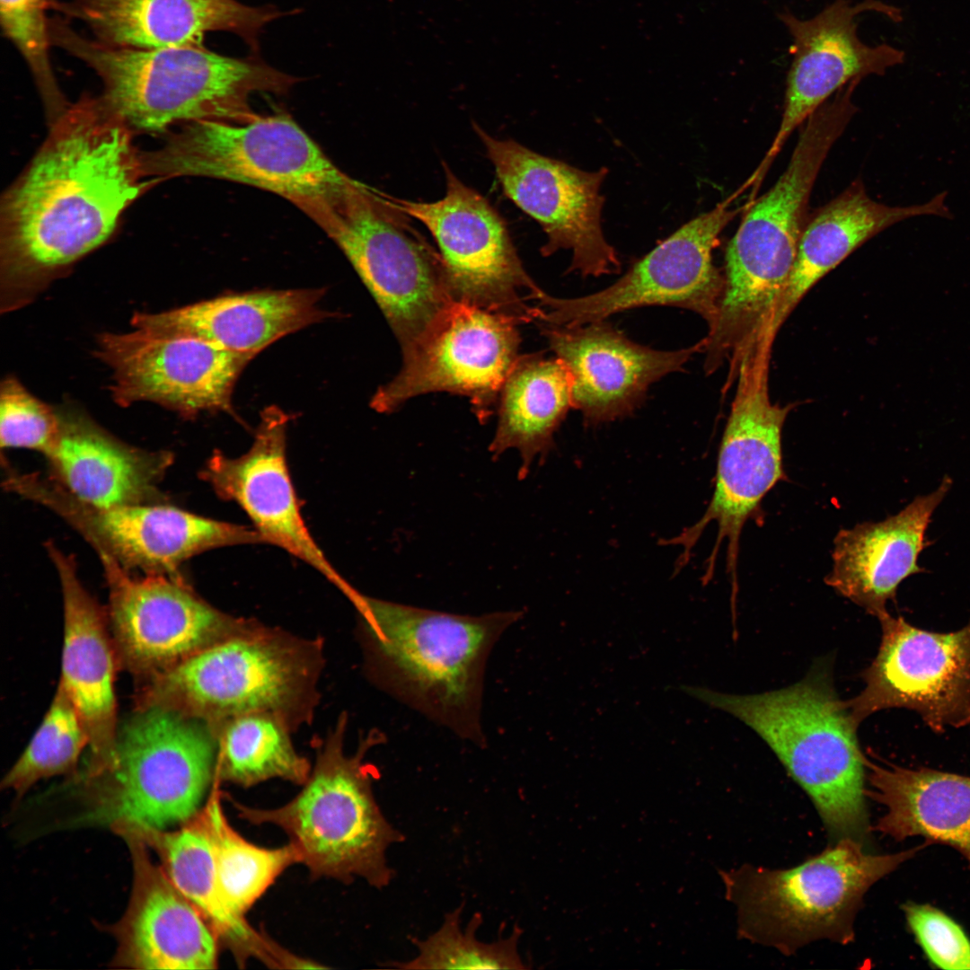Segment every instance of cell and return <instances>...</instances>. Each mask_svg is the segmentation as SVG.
<instances>
[{"instance_id":"obj_1","label":"cell","mask_w":970,"mask_h":970,"mask_svg":"<svg viewBox=\"0 0 970 970\" xmlns=\"http://www.w3.org/2000/svg\"><path fill=\"white\" fill-rule=\"evenodd\" d=\"M0 201V272L6 306L105 243L124 212L156 185L145 175L136 132L100 95H83Z\"/></svg>"},{"instance_id":"obj_2","label":"cell","mask_w":970,"mask_h":970,"mask_svg":"<svg viewBox=\"0 0 970 970\" xmlns=\"http://www.w3.org/2000/svg\"><path fill=\"white\" fill-rule=\"evenodd\" d=\"M49 21L51 43L92 68L101 98L137 133L167 134L199 119L247 121L256 93H287L297 82L256 58H235L204 45L155 49L112 47Z\"/></svg>"},{"instance_id":"obj_3","label":"cell","mask_w":970,"mask_h":970,"mask_svg":"<svg viewBox=\"0 0 970 970\" xmlns=\"http://www.w3.org/2000/svg\"><path fill=\"white\" fill-rule=\"evenodd\" d=\"M352 602L379 684L438 726L482 746L486 663L495 643L522 612L462 615L360 593Z\"/></svg>"},{"instance_id":"obj_4","label":"cell","mask_w":970,"mask_h":970,"mask_svg":"<svg viewBox=\"0 0 970 970\" xmlns=\"http://www.w3.org/2000/svg\"><path fill=\"white\" fill-rule=\"evenodd\" d=\"M215 754L209 733L195 718L141 706L118 730L110 760L75 775L68 789L75 805L66 826L117 833L183 824L201 809Z\"/></svg>"},{"instance_id":"obj_5","label":"cell","mask_w":970,"mask_h":970,"mask_svg":"<svg viewBox=\"0 0 970 970\" xmlns=\"http://www.w3.org/2000/svg\"><path fill=\"white\" fill-rule=\"evenodd\" d=\"M678 690L753 728L811 798L833 842H863L869 830L868 759L858 743V725L835 694L826 668H816L788 688L760 694H728L687 684Z\"/></svg>"},{"instance_id":"obj_6","label":"cell","mask_w":970,"mask_h":970,"mask_svg":"<svg viewBox=\"0 0 970 970\" xmlns=\"http://www.w3.org/2000/svg\"><path fill=\"white\" fill-rule=\"evenodd\" d=\"M926 846L878 855L841 839L789 869L745 864L719 874L736 908L739 937L789 956L816 940L853 941L867 891Z\"/></svg>"},{"instance_id":"obj_7","label":"cell","mask_w":970,"mask_h":970,"mask_svg":"<svg viewBox=\"0 0 970 970\" xmlns=\"http://www.w3.org/2000/svg\"><path fill=\"white\" fill-rule=\"evenodd\" d=\"M340 247L379 305L401 350L454 301L439 253L389 196L347 176L289 200Z\"/></svg>"},{"instance_id":"obj_8","label":"cell","mask_w":970,"mask_h":970,"mask_svg":"<svg viewBox=\"0 0 970 970\" xmlns=\"http://www.w3.org/2000/svg\"><path fill=\"white\" fill-rule=\"evenodd\" d=\"M859 82L838 91L805 121L789 162L772 187L750 203L725 254L723 297L747 315L772 311L794 269L811 191L831 148L856 112Z\"/></svg>"},{"instance_id":"obj_9","label":"cell","mask_w":970,"mask_h":970,"mask_svg":"<svg viewBox=\"0 0 970 970\" xmlns=\"http://www.w3.org/2000/svg\"><path fill=\"white\" fill-rule=\"evenodd\" d=\"M359 754L347 757L340 748H329L302 791L280 807L234 806L252 824L282 828L313 877L343 882L361 877L382 888L392 877L385 852L403 837L381 812Z\"/></svg>"},{"instance_id":"obj_10","label":"cell","mask_w":970,"mask_h":970,"mask_svg":"<svg viewBox=\"0 0 970 970\" xmlns=\"http://www.w3.org/2000/svg\"><path fill=\"white\" fill-rule=\"evenodd\" d=\"M142 161L145 175L155 184L208 177L269 190L288 201L318 194L348 176L285 114L184 123L157 148L142 151Z\"/></svg>"},{"instance_id":"obj_11","label":"cell","mask_w":970,"mask_h":970,"mask_svg":"<svg viewBox=\"0 0 970 970\" xmlns=\"http://www.w3.org/2000/svg\"><path fill=\"white\" fill-rule=\"evenodd\" d=\"M771 348L763 346L740 362L736 392L722 436L711 499L701 517L663 544L681 548L676 569L683 568L710 523L717 525L714 548L707 560L704 581L711 578L718 552L727 543V570L733 591L743 527L763 519L762 502L785 481L781 434L790 406L772 403L768 377Z\"/></svg>"},{"instance_id":"obj_12","label":"cell","mask_w":970,"mask_h":970,"mask_svg":"<svg viewBox=\"0 0 970 970\" xmlns=\"http://www.w3.org/2000/svg\"><path fill=\"white\" fill-rule=\"evenodd\" d=\"M445 195L435 202L389 196L405 215L421 222L436 242L451 296L519 323L540 322L532 306L545 293L527 274L506 223L489 202L461 181L446 163Z\"/></svg>"},{"instance_id":"obj_13","label":"cell","mask_w":970,"mask_h":970,"mask_svg":"<svg viewBox=\"0 0 970 970\" xmlns=\"http://www.w3.org/2000/svg\"><path fill=\"white\" fill-rule=\"evenodd\" d=\"M744 183L712 209L692 218L638 260L611 286L587 295L542 297L541 322L574 326L604 321L630 309L663 305L690 310L713 323L724 277L712 252L723 229L749 205L735 207Z\"/></svg>"},{"instance_id":"obj_14","label":"cell","mask_w":970,"mask_h":970,"mask_svg":"<svg viewBox=\"0 0 970 970\" xmlns=\"http://www.w3.org/2000/svg\"><path fill=\"white\" fill-rule=\"evenodd\" d=\"M517 324L507 315L454 300L402 351L401 371L379 388L372 407L391 412L413 397L448 392L469 397L477 416L488 418L519 358Z\"/></svg>"},{"instance_id":"obj_15","label":"cell","mask_w":970,"mask_h":970,"mask_svg":"<svg viewBox=\"0 0 970 970\" xmlns=\"http://www.w3.org/2000/svg\"><path fill=\"white\" fill-rule=\"evenodd\" d=\"M505 195L534 218L547 236L543 256L570 250L568 272L583 277L617 273L621 262L601 225L600 193L608 170L587 172L538 154L512 139L491 137L476 123Z\"/></svg>"},{"instance_id":"obj_16","label":"cell","mask_w":970,"mask_h":970,"mask_svg":"<svg viewBox=\"0 0 970 970\" xmlns=\"http://www.w3.org/2000/svg\"><path fill=\"white\" fill-rule=\"evenodd\" d=\"M878 620L881 642L864 672L865 687L845 702L854 722L905 708L936 733L970 726V619L947 633L919 629L889 613Z\"/></svg>"},{"instance_id":"obj_17","label":"cell","mask_w":970,"mask_h":970,"mask_svg":"<svg viewBox=\"0 0 970 970\" xmlns=\"http://www.w3.org/2000/svg\"><path fill=\"white\" fill-rule=\"evenodd\" d=\"M98 353L112 370L117 402H156L186 415L231 410L234 384L251 359L195 336L138 327L103 334Z\"/></svg>"},{"instance_id":"obj_18","label":"cell","mask_w":970,"mask_h":970,"mask_svg":"<svg viewBox=\"0 0 970 970\" xmlns=\"http://www.w3.org/2000/svg\"><path fill=\"white\" fill-rule=\"evenodd\" d=\"M865 12L883 13L895 22L900 9L877 0L851 4L835 0L811 19L783 13L780 19L793 40V59L787 77L780 126L769 150L749 177L763 181L788 137L821 105L853 81L884 75L904 60V52L888 44L869 46L857 34V17Z\"/></svg>"},{"instance_id":"obj_19","label":"cell","mask_w":970,"mask_h":970,"mask_svg":"<svg viewBox=\"0 0 970 970\" xmlns=\"http://www.w3.org/2000/svg\"><path fill=\"white\" fill-rule=\"evenodd\" d=\"M304 667L284 646L265 639L217 641L152 677L141 706L195 719L240 716L287 704Z\"/></svg>"},{"instance_id":"obj_20","label":"cell","mask_w":970,"mask_h":970,"mask_svg":"<svg viewBox=\"0 0 970 970\" xmlns=\"http://www.w3.org/2000/svg\"><path fill=\"white\" fill-rule=\"evenodd\" d=\"M109 586L113 644L132 672L154 677L220 639L230 619L197 596L179 575H129L96 549Z\"/></svg>"},{"instance_id":"obj_21","label":"cell","mask_w":970,"mask_h":970,"mask_svg":"<svg viewBox=\"0 0 970 970\" xmlns=\"http://www.w3.org/2000/svg\"><path fill=\"white\" fill-rule=\"evenodd\" d=\"M36 500L57 510L95 549L127 568L178 575L179 566L205 551L264 542L255 528L201 516L179 507L141 503L107 508L88 507L61 486L41 485Z\"/></svg>"},{"instance_id":"obj_22","label":"cell","mask_w":970,"mask_h":970,"mask_svg":"<svg viewBox=\"0 0 970 970\" xmlns=\"http://www.w3.org/2000/svg\"><path fill=\"white\" fill-rule=\"evenodd\" d=\"M548 343L571 379L573 409L597 426L630 415L655 382L681 371L696 345L658 350L630 340L604 321L563 326L542 323Z\"/></svg>"},{"instance_id":"obj_23","label":"cell","mask_w":970,"mask_h":970,"mask_svg":"<svg viewBox=\"0 0 970 970\" xmlns=\"http://www.w3.org/2000/svg\"><path fill=\"white\" fill-rule=\"evenodd\" d=\"M287 420L283 410L267 408L250 449L236 458L215 453L202 477L242 508L264 542L304 560L350 597L355 589L329 562L301 515L287 463Z\"/></svg>"},{"instance_id":"obj_24","label":"cell","mask_w":970,"mask_h":970,"mask_svg":"<svg viewBox=\"0 0 970 970\" xmlns=\"http://www.w3.org/2000/svg\"><path fill=\"white\" fill-rule=\"evenodd\" d=\"M117 834L126 842L133 865L128 908L112 927L118 947L112 963L131 969H214L217 937L197 908L152 861L146 842L135 832Z\"/></svg>"},{"instance_id":"obj_25","label":"cell","mask_w":970,"mask_h":970,"mask_svg":"<svg viewBox=\"0 0 970 970\" xmlns=\"http://www.w3.org/2000/svg\"><path fill=\"white\" fill-rule=\"evenodd\" d=\"M53 9L84 23L103 44L140 49L203 45L205 34L216 31L257 49L261 30L281 16L237 0H68Z\"/></svg>"},{"instance_id":"obj_26","label":"cell","mask_w":970,"mask_h":970,"mask_svg":"<svg viewBox=\"0 0 970 970\" xmlns=\"http://www.w3.org/2000/svg\"><path fill=\"white\" fill-rule=\"evenodd\" d=\"M952 483L946 475L935 490L916 497L897 514L841 529L833 540L826 585L877 619L888 613L886 604L895 600L900 584L926 572L918 564L930 544L926 531Z\"/></svg>"},{"instance_id":"obj_27","label":"cell","mask_w":970,"mask_h":970,"mask_svg":"<svg viewBox=\"0 0 970 970\" xmlns=\"http://www.w3.org/2000/svg\"><path fill=\"white\" fill-rule=\"evenodd\" d=\"M48 551L57 570L63 598L64 643L59 685L70 699L89 737L94 770L111 758L117 740L115 648L105 617L77 576L75 563L53 544Z\"/></svg>"},{"instance_id":"obj_28","label":"cell","mask_w":970,"mask_h":970,"mask_svg":"<svg viewBox=\"0 0 970 970\" xmlns=\"http://www.w3.org/2000/svg\"><path fill=\"white\" fill-rule=\"evenodd\" d=\"M323 289L228 294L158 313H137L132 325L195 336L253 357L271 343L331 316Z\"/></svg>"},{"instance_id":"obj_29","label":"cell","mask_w":970,"mask_h":970,"mask_svg":"<svg viewBox=\"0 0 970 970\" xmlns=\"http://www.w3.org/2000/svg\"><path fill=\"white\" fill-rule=\"evenodd\" d=\"M59 414L58 437L46 456L69 495L96 508L151 503L157 497L170 454L123 444L77 413Z\"/></svg>"},{"instance_id":"obj_30","label":"cell","mask_w":970,"mask_h":970,"mask_svg":"<svg viewBox=\"0 0 970 970\" xmlns=\"http://www.w3.org/2000/svg\"><path fill=\"white\" fill-rule=\"evenodd\" d=\"M946 198L947 193L942 192L922 204L888 206L872 199L858 180L820 207L803 229L793 271L770 326V340H774L780 327L808 290L864 242L911 217L951 218Z\"/></svg>"},{"instance_id":"obj_31","label":"cell","mask_w":970,"mask_h":970,"mask_svg":"<svg viewBox=\"0 0 970 970\" xmlns=\"http://www.w3.org/2000/svg\"><path fill=\"white\" fill-rule=\"evenodd\" d=\"M866 796L886 813L873 829L895 841L923 837L957 850L970 869V776L868 760Z\"/></svg>"},{"instance_id":"obj_32","label":"cell","mask_w":970,"mask_h":970,"mask_svg":"<svg viewBox=\"0 0 970 970\" xmlns=\"http://www.w3.org/2000/svg\"><path fill=\"white\" fill-rule=\"evenodd\" d=\"M154 849L172 885L200 913L239 964L255 957L284 968L289 952L258 933L224 896L213 848L197 815L178 830L134 831Z\"/></svg>"},{"instance_id":"obj_33","label":"cell","mask_w":970,"mask_h":970,"mask_svg":"<svg viewBox=\"0 0 970 970\" xmlns=\"http://www.w3.org/2000/svg\"><path fill=\"white\" fill-rule=\"evenodd\" d=\"M570 409L571 379L561 360L539 354L519 357L499 393L489 451L496 457L516 449L525 477L534 459L551 449L554 434Z\"/></svg>"},{"instance_id":"obj_34","label":"cell","mask_w":970,"mask_h":970,"mask_svg":"<svg viewBox=\"0 0 970 970\" xmlns=\"http://www.w3.org/2000/svg\"><path fill=\"white\" fill-rule=\"evenodd\" d=\"M197 816L211 842L224 896L242 916L287 867L300 862L292 843L266 849L243 839L228 823L216 792Z\"/></svg>"},{"instance_id":"obj_35","label":"cell","mask_w":970,"mask_h":970,"mask_svg":"<svg viewBox=\"0 0 970 970\" xmlns=\"http://www.w3.org/2000/svg\"><path fill=\"white\" fill-rule=\"evenodd\" d=\"M218 754L221 778L244 787L270 778L295 783L308 779V764L283 728L260 712L234 719L221 736Z\"/></svg>"},{"instance_id":"obj_36","label":"cell","mask_w":970,"mask_h":970,"mask_svg":"<svg viewBox=\"0 0 970 970\" xmlns=\"http://www.w3.org/2000/svg\"><path fill=\"white\" fill-rule=\"evenodd\" d=\"M89 737L75 708L58 684L51 704L30 743L1 781L22 797L43 779L75 771Z\"/></svg>"},{"instance_id":"obj_37","label":"cell","mask_w":970,"mask_h":970,"mask_svg":"<svg viewBox=\"0 0 970 970\" xmlns=\"http://www.w3.org/2000/svg\"><path fill=\"white\" fill-rule=\"evenodd\" d=\"M463 905L445 914L441 927L424 940L414 939L419 954L407 962H394L398 969H525L517 945L521 936L515 927L511 936L491 943L476 938L481 916L475 913L464 931L461 929Z\"/></svg>"},{"instance_id":"obj_38","label":"cell","mask_w":970,"mask_h":970,"mask_svg":"<svg viewBox=\"0 0 970 970\" xmlns=\"http://www.w3.org/2000/svg\"><path fill=\"white\" fill-rule=\"evenodd\" d=\"M57 0H0L4 36L26 62L43 104L48 126L69 108L51 63L49 17Z\"/></svg>"},{"instance_id":"obj_39","label":"cell","mask_w":970,"mask_h":970,"mask_svg":"<svg viewBox=\"0 0 970 970\" xmlns=\"http://www.w3.org/2000/svg\"><path fill=\"white\" fill-rule=\"evenodd\" d=\"M60 431V414L31 394L17 380L7 378L0 392V445L27 448L45 455Z\"/></svg>"},{"instance_id":"obj_40","label":"cell","mask_w":970,"mask_h":970,"mask_svg":"<svg viewBox=\"0 0 970 970\" xmlns=\"http://www.w3.org/2000/svg\"><path fill=\"white\" fill-rule=\"evenodd\" d=\"M902 909L931 964L945 970H970V939L955 920L930 904L909 902Z\"/></svg>"}]
</instances>
